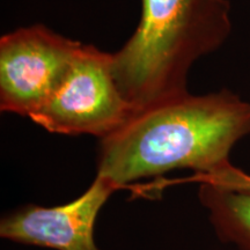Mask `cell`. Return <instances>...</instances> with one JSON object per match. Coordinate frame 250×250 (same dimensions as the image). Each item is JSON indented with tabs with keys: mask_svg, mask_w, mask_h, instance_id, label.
Returning a JSON list of instances; mask_svg holds the SVG:
<instances>
[{
	"mask_svg": "<svg viewBox=\"0 0 250 250\" xmlns=\"http://www.w3.org/2000/svg\"><path fill=\"white\" fill-rule=\"evenodd\" d=\"M250 134V102L229 89L190 92L134 111L99 139L96 175L117 189L175 169L206 174Z\"/></svg>",
	"mask_w": 250,
	"mask_h": 250,
	"instance_id": "cell-1",
	"label": "cell"
},
{
	"mask_svg": "<svg viewBox=\"0 0 250 250\" xmlns=\"http://www.w3.org/2000/svg\"><path fill=\"white\" fill-rule=\"evenodd\" d=\"M136 30L112 52V71L134 111L189 92L193 64L232 31L228 0H140Z\"/></svg>",
	"mask_w": 250,
	"mask_h": 250,
	"instance_id": "cell-2",
	"label": "cell"
},
{
	"mask_svg": "<svg viewBox=\"0 0 250 250\" xmlns=\"http://www.w3.org/2000/svg\"><path fill=\"white\" fill-rule=\"evenodd\" d=\"M133 112L114 77L111 52L83 43L66 76L29 120L50 133L102 139Z\"/></svg>",
	"mask_w": 250,
	"mask_h": 250,
	"instance_id": "cell-3",
	"label": "cell"
},
{
	"mask_svg": "<svg viewBox=\"0 0 250 250\" xmlns=\"http://www.w3.org/2000/svg\"><path fill=\"white\" fill-rule=\"evenodd\" d=\"M83 43L44 24L18 28L0 39V109L29 118L52 95Z\"/></svg>",
	"mask_w": 250,
	"mask_h": 250,
	"instance_id": "cell-4",
	"label": "cell"
},
{
	"mask_svg": "<svg viewBox=\"0 0 250 250\" xmlns=\"http://www.w3.org/2000/svg\"><path fill=\"white\" fill-rule=\"evenodd\" d=\"M117 190L96 175L83 195L66 204H28L5 215L0 236L12 242L55 250H101L94 239V228L104 203Z\"/></svg>",
	"mask_w": 250,
	"mask_h": 250,
	"instance_id": "cell-5",
	"label": "cell"
},
{
	"mask_svg": "<svg viewBox=\"0 0 250 250\" xmlns=\"http://www.w3.org/2000/svg\"><path fill=\"white\" fill-rule=\"evenodd\" d=\"M198 197L221 241L250 250V191L199 183Z\"/></svg>",
	"mask_w": 250,
	"mask_h": 250,
	"instance_id": "cell-6",
	"label": "cell"
},
{
	"mask_svg": "<svg viewBox=\"0 0 250 250\" xmlns=\"http://www.w3.org/2000/svg\"><path fill=\"white\" fill-rule=\"evenodd\" d=\"M191 181L198 183L217 184V186L229 188V189L249 190L250 191V175L239 169L237 167H234L230 161L210 173L195 174Z\"/></svg>",
	"mask_w": 250,
	"mask_h": 250,
	"instance_id": "cell-7",
	"label": "cell"
}]
</instances>
